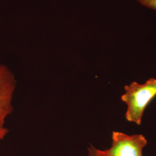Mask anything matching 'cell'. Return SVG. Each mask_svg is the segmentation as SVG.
<instances>
[{"label":"cell","instance_id":"cell-1","mask_svg":"<svg viewBox=\"0 0 156 156\" xmlns=\"http://www.w3.org/2000/svg\"><path fill=\"white\" fill-rule=\"evenodd\" d=\"M124 89L121 98L127 106L126 119L140 126L145 109L156 96V79L151 78L143 84L133 82Z\"/></svg>","mask_w":156,"mask_h":156},{"label":"cell","instance_id":"cell-2","mask_svg":"<svg viewBox=\"0 0 156 156\" xmlns=\"http://www.w3.org/2000/svg\"><path fill=\"white\" fill-rule=\"evenodd\" d=\"M111 146L105 150L97 149L100 156H144L143 150L147 140L141 134L127 135L113 131Z\"/></svg>","mask_w":156,"mask_h":156},{"label":"cell","instance_id":"cell-3","mask_svg":"<svg viewBox=\"0 0 156 156\" xmlns=\"http://www.w3.org/2000/svg\"><path fill=\"white\" fill-rule=\"evenodd\" d=\"M16 85L11 71L5 66L0 65V128L4 127L6 119L13 111L12 99Z\"/></svg>","mask_w":156,"mask_h":156},{"label":"cell","instance_id":"cell-4","mask_svg":"<svg viewBox=\"0 0 156 156\" xmlns=\"http://www.w3.org/2000/svg\"><path fill=\"white\" fill-rule=\"evenodd\" d=\"M141 5L156 11V0H136Z\"/></svg>","mask_w":156,"mask_h":156},{"label":"cell","instance_id":"cell-5","mask_svg":"<svg viewBox=\"0 0 156 156\" xmlns=\"http://www.w3.org/2000/svg\"><path fill=\"white\" fill-rule=\"evenodd\" d=\"M87 156H100L97 151V149L94 146L90 145L89 147L88 148L87 151Z\"/></svg>","mask_w":156,"mask_h":156},{"label":"cell","instance_id":"cell-6","mask_svg":"<svg viewBox=\"0 0 156 156\" xmlns=\"http://www.w3.org/2000/svg\"><path fill=\"white\" fill-rule=\"evenodd\" d=\"M8 132V129L5 127L0 128V140H3L5 138Z\"/></svg>","mask_w":156,"mask_h":156}]
</instances>
